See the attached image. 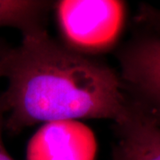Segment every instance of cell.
Masks as SVG:
<instances>
[{"label":"cell","mask_w":160,"mask_h":160,"mask_svg":"<svg viewBox=\"0 0 160 160\" xmlns=\"http://www.w3.org/2000/svg\"><path fill=\"white\" fill-rule=\"evenodd\" d=\"M52 6L44 0H0V27L19 29L22 37L45 31Z\"/></svg>","instance_id":"obj_6"},{"label":"cell","mask_w":160,"mask_h":160,"mask_svg":"<svg viewBox=\"0 0 160 160\" xmlns=\"http://www.w3.org/2000/svg\"><path fill=\"white\" fill-rule=\"evenodd\" d=\"M120 77L132 102L145 110L160 109V36L148 34L120 52Z\"/></svg>","instance_id":"obj_3"},{"label":"cell","mask_w":160,"mask_h":160,"mask_svg":"<svg viewBox=\"0 0 160 160\" xmlns=\"http://www.w3.org/2000/svg\"><path fill=\"white\" fill-rule=\"evenodd\" d=\"M61 43L81 55L96 58L116 45L124 24L125 4L110 0L53 2Z\"/></svg>","instance_id":"obj_2"},{"label":"cell","mask_w":160,"mask_h":160,"mask_svg":"<svg viewBox=\"0 0 160 160\" xmlns=\"http://www.w3.org/2000/svg\"><path fill=\"white\" fill-rule=\"evenodd\" d=\"M136 18L139 22L153 31L152 34L160 36V9L143 5L141 6Z\"/></svg>","instance_id":"obj_7"},{"label":"cell","mask_w":160,"mask_h":160,"mask_svg":"<svg viewBox=\"0 0 160 160\" xmlns=\"http://www.w3.org/2000/svg\"><path fill=\"white\" fill-rule=\"evenodd\" d=\"M11 49L12 47L7 46L6 43L0 41V78H5L7 61Z\"/></svg>","instance_id":"obj_9"},{"label":"cell","mask_w":160,"mask_h":160,"mask_svg":"<svg viewBox=\"0 0 160 160\" xmlns=\"http://www.w3.org/2000/svg\"><path fill=\"white\" fill-rule=\"evenodd\" d=\"M92 131L75 120L46 123L29 141L27 160H94Z\"/></svg>","instance_id":"obj_4"},{"label":"cell","mask_w":160,"mask_h":160,"mask_svg":"<svg viewBox=\"0 0 160 160\" xmlns=\"http://www.w3.org/2000/svg\"><path fill=\"white\" fill-rule=\"evenodd\" d=\"M115 160H125L122 157H121V155L117 151V152H115Z\"/></svg>","instance_id":"obj_11"},{"label":"cell","mask_w":160,"mask_h":160,"mask_svg":"<svg viewBox=\"0 0 160 160\" xmlns=\"http://www.w3.org/2000/svg\"><path fill=\"white\" fill-rule=\"evenodd\" d=\"M7 113L6 101L3 93L0 95V160H14L6 150L2 137L3 127L5 126V115Z\"/></svg>","instance_id":"obj_8"},{"label":"cell","mask_w":160,"mask_h":160,"mask_svg":"<svg viewBox=\"0 0 160 160\" xmlns=\"http://www.w3.org/2000/svg\"><path fill=\"white\" fill-rule=\"evenodd\" d=\"M142 108V107H141ZM145 110V109H144ZM148 114L153 118V119L160 126V109H158V110H145Z\"/></svg>","instance_id":"obj_10"},{"label":"cell","mask_w":160,"mask_h":160,"mask_svg":"<svg viewBox=\"0 0 160 160\" xmlns=\"http://www.w3.org/2000/svg\"><path fill=\"white\" fill-rule=\"evenodd\" d=\"M118 151L125 160H160V126L131 100L126 118L117 124Z\"/></svg>","instance_id":"obj_5"},{"label":"cell","mask_w":160,"mask_h":160,"mask_svg":"<svg viewBox=\"0 0 160 160\" xmlns=\"http://www.w3.org/2000/svg\"><path fill=\"white\" fill-rule=\"evenodd\" d=\"M3 92L5 126L19 132L38 123L102 118L116 125L131 106L122 78L97 58L87 57L52 39L47 31L22 37L12 47Z\"/></svg>","instance_id":"obj_1"}]
</instances>
